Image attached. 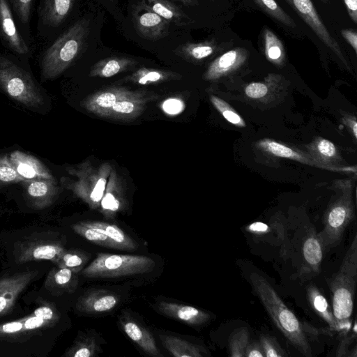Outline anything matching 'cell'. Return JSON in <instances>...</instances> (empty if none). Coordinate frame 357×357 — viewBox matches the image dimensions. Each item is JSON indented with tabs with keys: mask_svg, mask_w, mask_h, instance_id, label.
<instances>
[{
	"mask_svg": "<svg viewBox=\"0 0 357 357\" xmlns=\"http://www.w3.org/2000/svg\"><path fill=\"white\" fill-rule=\"evenodd\" d=\"M75 0H40L37 8V31L47 40L67 20L73 10Z\"/></svg>",
	"mask_w": 357,
	"mask_h": 357,
	"instance_id": "obj_10",
	"label": "cell"
},
{
	"mask_svg": "<svg viewBox=\"0 0 357 357\" xmlns=\"http://www.w3.org/2000/svg\"><path fill=\"white\" fill-rule=\"evenodd\" d=\"M181 3H182L184 6H195L198 4L197 0H176Z\"/></svg>",
	"mask_w": 357,
	"mask_h": 357,
	"instance_id": "obj_49",
	"label": "cell"
},
{
	"mask_svg": "<svg viewBox=\"0 0 357 357\" xmlns=\"http://www.w3.org/2000/svg\"><path fill=\"white\" fill-rule=\"evenodd\" d=\"M132 18L138 35L150 40H158L169 34V23L153 12L145 1L134 8Z\"/></svg>",
	"mask_w": 357,
	"mask_h": 357,
	"instance_id": "obj_12",
	"label": "cell"
},
{
	"mask_svg": "<svg viewBox=\"0 0 357 357\" xmlns=\"http://www.w3.org/2000/svg\"><path fill=\"white\" fill-rule=\"evenodd\" d=\"M154 267L147 256L100 252L81 273L86 278H112L149 273Z\"/></svg>",
	"mask_w": 357,
	"mask_h": 357,
	"instance_id": "obj_5",
	"label": "cell"
},
{
	"mask_svg": "<svg viewBox=\"0 0 357 357\" xmlns=\"http://www.w3.org/2000/svg\"><path fill=\"white\" fill-rule=\"evenodd\" d=\"M259 145L264 150L275 156L289 158L303 163L314 165V163L311 162L307 158L275 141L264 139L259 142Z\"/></svg>",
	"mask_w": 357,
	"mask_h": 357,
	"instance_id": "obj_32",
	"label": "cell"
},
{
	"mask_svg": "<svg viewBox=\"0 0 357 357\" xmlns=\"http://www.w3.org/2000/svg\"><path fill=\"white\" fill-rule=\"evenodd\" d=\"M263 38L266 59L274 64L282 65L285 59V51L280 39L268 28L264 29Z\"/></svg>",
	"mask_w": 357,
	"mask_h": 357,
	"instance_id": "obj_31",
	"label": "cell"
},
{
	"mask_svg": "<svg viewBox=\"0 0 357 357\" xmlns=\"http://www.w3.org/2000/svg\"><path fill=\"white\" fill-rule=\"evenodd\" d=\"M89 33V21L78 20L59 35L43 52L40 66L43 81L63 73L83 52Z\"/></svg>",
	"mask_w": 357,
	"mask_h": 357,
	"instance_id": "obj_2",
	"label": "cell"
},
{
	"mask_svg": "<svg viewBox=\"0 0 357 357\" xmlns=\"http://www.w3.org/2000/svg\"><path fill=\"white\" fill-rule=\"evenodd\" d=\"M317 150L319 153L326 158H331L336 154L335 145L329 140L323 139L317 144Z\"/></svg>",
	"mask_w": 357,
	"mask_h": 357,
	"instance_id": "obj_45",
	"label": "cell"
},
{
	"mask_svg": "<svg viewBox=\"0 0 357 357\" xmlns=\"http://www.w3.org/2000/svg\"><path fill=\"white\" fill-rule=\"evenodd\" d=\"M177 76L176 73L172 72L142 68L134 73L130 79L140 84H146L175 78Z\"/></svg>",
	"mask_w": 357,
	"mask_h": 357,
	"instance_id": "obj_36",
	"label": "cell"
},
{
	"mask_svg": "<svg viewBox=\"0 0 357 357\" xmlns=\"http://www.w3.org/2000/svg\"><path fill=\"white\" fill-rule=\"evenodd\" d=\"M36 271H25L0 278V316L8 313L20 295L35 278Z\"/></svg>",
	"mask_w": 357,
	"mask_h": 357,
	"instance_id": "obj_13",
	"label": "cell"
},
{
	"mask_svg": "<svg viewBox=\"0 0 357 357\" xmlns=\"http://www.w3.org/2000/svg\"><path fill=\"white\" fill-rule=\"evenodd\" d=\"M350 126L352 130L354 136L355 138L357 137V123L356 121L354 119L353 121L350 123Z\"/></svg>",
	"mask_w": 357,
	"mask_h": 357,
	"instance_id": "obj_50",
	"label": "cell"
},
{
	"mask_svg": "<svg viewBox=\"0 0 357 357\" xmlns=\"http://www.w3.org/2000/svg\"><path fill=\"white\" fill-rule=\"evenodd\" d=\"M110 1H116V0H110Z\"/></svg>",
	"mask_w": 357,
	"mask_h": 357,
	"instance_id": "obj_52",
	"label": "cell"
},
{
	"mask_svg": "<svg viewBox=\"0 0 357 357\" xmlns=\"http://www.w3.org/2000/svg\"><path fill=\"white\" fill-rule=\"evenodd\" d=\"M148 6L169 23L176 26H187L193 20L169 0H146Z\"/></svg>",
	"mask_w": 357,
	"mask_h": 357,
	"instance_id": "obj_23",
	"label": "cell"
},
{
	"mask_svg": "<svg viewBox=\"0 0 357 357\" xmlns=\"http://www.w3.org/2000/svg\"><path fill=\"white\" fill-rule=\"evenodd\" d=\"M316 36L347 66L342 49L319 15L311 0H286Z\"/></svg>",
	"mask_w": 357,
	"mask_h": 357,
	"instance_id": "obj_11",
	"label": "cell"
},
{
	"mask_svg": "<svg viewBox=\"0 0 357 357\" xmlns=\"http://www.w3.org/2000/svg\"><path fill=\"white\" fill-rule=\"evenodd\" d=\"M323 250L317 234L313 229H311L304 240L302 252L307 268H310L314 273L319 271Z\"/></svg>",
	"mask_w": 357,
	"mask_h": 357,
	"instance_id": "obj_29",
	"label": "cell"
},
{
	"mask_svg": "<svg viewBox=\"0 0 357 357\" xmlns=\"http://www.w3.org/2000/svg\"><path fill=\"white\" fill-rule=\"evenodd\" d=\"M160 338L163 347L175 357H203L206 350L201 346L176 336L161 335Z\"/></svg>",
	"mask_w": 357,
	"mask_h": 357,
	"instance_id": "obj_25",
	"label": "cell"
},
{
	"mask_svg": "<svg viewBox=\"0 0 357 357\" xmlns=\"http://www.w3.org/2000/svg\"><path fill=\"white\" fill-rule=\"evenodd\" d=\"M253 289L276 327L302 355L312 356L305 328L268 281L257 273L250 277Z\"/></svg>",
	"mask_w": 357,
	"mask_h": 357,
	"instance_id": "obj_1",
	"label": "cell"
},
{
	"mask_svg": "<svg viewBox=\"0 0 357 357\" xmlns=\"http://www.w3.org/2000/svg\"><path fill=\"white\" fill-rule=\"evenodd\" d=\"M269 16L281 24L296 28V24L294 20L278 5L275 0H253Z\"/></svg>",
	"mask_w": 357,
	"mask_h": 357,
	"instance_id": "obj_35",
	"label": "cell"
},
{
	"mask_svg": "<svg viewBox=\"0 0 357 357\" xmlns=\"http://www.w3.org/2000/svg\"><path fill=\"white\" fill-rule=\"evenodd\" d=\"M162 107L165 113L170 115H176L183 110L184 104L180 99L169 98L163 102Z\"/></svg>",
	"mask_w": 357,
	"mask_h": 357,
	"instance_id": "obj_44",
	"label": "cell"
},
{
	"mask_svg": "<svg viewBox=\"0 0 357 357\" xmlns=\"http://www.w3.org/2000/svg\"><path fill=\"white\" fill-rule=\"evenodd\" d=\"M120 325L126 335L146 354L154 357L162 356L153 336L143 326L127 316L121 318Z\"/></svg>",
	"mask_w": 357,
	"mask_h": 357,
	"instance_id": "obj_19",
	"label": "cell"
},
{
	"mask_svg": "<svg viewBox=\"0 0 357 357\" xmlns=\"http://www.w3.org/2000/svg\"><path fill=\"white\" fill-rule=\"evenodd\" d=\"M17 26L24 39L32 46L30 22L36 0H8Z\"/></svg>",
	"mask_w": 357,
	"mask_h": 357,
	"instance_id": "obj_27",
	"label": "cell"
},
{
	"mask_svg": "<svg viewBox=\"0 0 357 357\" xmlns=\"http://www.w3.org/2000/svg\"><path fill=\"white\" fill-rule=\"evenodd\" d=\"M307 297L312 310L328 324L329 329L340 333L332 308L325 296L314 284L307 286Z\"/></svg>",
	"mask_w": 357,
	"mask_h": 357,
	"instance_id": "obj_22",
	"label": "cell"
},
{
	"mask_svg": "<svg viewBox=\"0 0 357 357\" xmlns=\"http://www.w3.org/2000/svg\"><path fill=\"white\" fill-rule=\"evenodd\" d=\"M343 38L354 49L355 53H357V33L352 29H342L341 31Z\"/></svg>",
	"mask_w": 357,
	"mask_h": 357,
	"instance_id": "obj_47",
	"label": "cell"
},
{
	"mask_svg": "<svg viewBox=\"0 0 357 357\" xmlns=\"http://www.w3.org/2000/svg\"><path fill=\"white\" fill-rule=\"evenodd\" d=\"M245 93L249 98L258 99L263 98L267 94L268 87L261 82H252L245 87Z\"/></svg>",
	"mask_w": 357,
	"mask_h": 357,
	"instance_id": "obj_43",
	"label": "cell"
},
{
	"mask_svg": "<svg viewBox=\"0 0 357 357\" xmlns=\"http://www.w3.org/2000/svg\"><path fill=\"white\" fill-rule=\"evenodd\" d=\"M250 342V333L245 327L232 332L229 340V356L232 357H245V351Z\"/></svg>",
	"mask_w": 357,
	"mask_h": 357,
	"instance_id": "obj_37",
	"label": "cell"
},
{
	"mask_svg": "<svg viewBox=\"0 0 357 357\" xmlns=\"http://www.w3.org/2000/svg\"><path fill=\"white\" fill-rule=\"evenodd\" d=\"M9 158L17 174L25 181L54 178L47 168L34 156L15 151L10 153Z\"/></svg>",
	"mask_w": 357,
	"mask_h": 357,
	"instance_id": "obj_15",
	"label": "cell"
},
{
	"mask_svg": "<svg viewBox=\"0 0 357 357\" xmlns=\"http://www.w3.org/2000/svg\"><path fill=\"white\" fill-rule=\"evenodd\" d=\"M356 321L354 319L353 326H351L349 332L342 335V340L336 351L337 356H348L349 352V347L356 340Z\"/></svg>",
	"mask_w": 357,
	"mask_h": 357,
	"instance_id": "obj_42",
	"label": "cell"
},
{
	"mask_svg": "<svg viewBox=\"0 0 357 357\" xmlns=\"http://www.w3.org/2000/svg\"><path fill=\"white\" fill-rule=\"evenodd\" d=\"M73 230L86 240L97 245L115 248L113 243L105 234L83 225L81 222L72 226Z\"/></svg>",
	"mask_w": 357,
	"mask_h": 357,
	"instance_id": "obj_38",
	"label": "cell"
},
{
	"mask_svg": "<svg viewBox=\"0 0 357 357\" xmlns=\"http://www.w3.org/2000/svg\"><path fill=\"white\" fill-rule=\"evenodd\" d=\"M81 222L85 226L107 235L116 249L130 250L137 247L133 239L114 224L100 221H84Z\"/></svg>",
	"mask_w": 357,
	"mask_h": 357,
	"instance_id": "obj_24",
	"label": "cell"
},
{
	"mask_svg": "<svg viewBox=\"0 0 357 357\" xmlns=\"http://www.w3.org/2000/svg\"><path fill=\"white\" fill-rule=\"evenodd\" d=\"M356 283L357 236L355 235L338 271L328 282L332 295V310L341 335L347 333L351 327Z\"/></svg>",
	"mask_w": 357,
	"mask_h": 357,
	"instance_id": "obj_3",
	"label": "cell"
},
{
	"mask_svg": "<svg viewBox=\"0 0 357 357\" xmlns=\"http://www.w3.org/2000/svg\"><path fill=\"white\" fill-rule=\"evenodd\" d=\"M25 181L13 166L7 155L0 156V185Z\"/></svg>",
	"mask_w": 357,
	"mask_h": 357,
	"instance_id": "obj_40",
	"label": "cell"
},
{
	"mask_svg": "<svg viewBox=\"0 0 357 357\" xmlns=\"http://www.w3.org/2000/svg\"><path fill=\"white\" fill-rule=\"evenodd\" d=\"M59 318L55 307L45 303L23 318L0 324V340L17 339L24 334L52 327Z\"/></svg>",
	"mask_w": 357,
	"mask_h": 357,
	"instance_id": "obj_6",
	"label": "cell"
},
{
	"mask_svg": "<svg viewBox=\"0 0 357 357\" xmlns=\"http://www.w3.org/2000/svg\"><path fill=\"white\" fill-rule=\"evenodd\" d=\"M324 3H328L329 2V0H320Z\"/></svg>",
	"mask_w": 357,
	"mask_h": 357,
	"instance_id": "obj_51",
	"label": "cell"
},
{
	"mask_svg": "<svg viewBox=\"0 0 357 357\" xmlns=\"http://www.w3.org/2000/svg\"><path fill=\"white\" fill-rule=\"evenodd\" d=\"M26 183V195L34 208H45L56 199L58 188L54 178L30 180Z\"/></svg>",
	"mask_w": 357,
	"mask_h": 357,
	"instance_id": "obj_16",
	"label": "cell"
},
{
	"mask_svg": "<svg viewBox=\"0 0 357 357\" xmlns=\"http://www.w3.org/2000/svg\"><path fill=\"white\" fill-rule=\"evenodd\" d=\"M348 15L354 24H357V0H343Z\"/></svg>",
	"mask_w": 357,
	"mask_h": 357,
	"instance_id": "obj_48",
	"label": "cell"
},
{
	"mask_svg": "<svg viewBox=\"0 0 357 357\" xmlns=\"http://www.w3.org/2000/svg\"><path fill=\"white\" fill-rule=\"evenodd\" d=\"M155 308L160 313L167 317L191 326L202 325L211 319V315L205 311L193 306L173 302H158Z\"/></svg>",
	"mask_w": 357,
	"mask_h": 357,
	"instance_id": "obj_14",
	"label": "cell"
},
{
	"mask_svg": "<svg viewBox=\"0 0 357 357\" xmlns=\"http://www.w3.org/2000/svg\"><path fill=\"white\" fill-rule=\"evenodd\" d=\"M247 58L248 51L244 48L229 50L211 63L204 77L208 80L217 79L239 68Z\"/></svg>",
	"mask_w": 357,
	"mask_h": 357,
	"instance_id": "obj_17",
	"label": "cell"
},
{
	"mask_svg": "<svg viewBox=\"0 0 357 357\" xmlns=\"http://www.w3.org/2000/svg\"><path fill=\"white\" fill-rule=\"evenodd\" d=\"M210 100L228 122L238 127L245 126V123L241 116L225 100L215 96H211Z\"/></svg>",
	"mask_w": 357,
	"mask_h": 357,
	"instance_id": "obj_39",
	"label": "cell"
},
{
	"mask_svg": "<svg viewBox=\"0 0 357 357\" xmlns=\"http://www.w3.org/2000/svg\"><path fill=\"white\" fill-rule=\"evenodd\" d=\"M245 357H264V353L259 341L249 342L245 349Z\"/></svg>",
	"mask_w": 357,
	"mask_h": 357,
	"instance_id": "obj_46",
	"label": "cell"
},
{
	"mask_svg": "<svg viewBox=\"0 0 357 357\" xmlns=\"http://www.w3.org/2000/svg\"><path fill=\"white\" fill-rule=\"evenodd\" d=\"M88 259V255L83 251L78 250H65L56 264V266L68 268L75 273H79L84 268Z\"/></svg>",
	"mask_w": 357,
	"mask_h": 357,
	"instance_id": "obj_34",
	"label": "cell"
},
{
	"mask_svg": "<svg viewBox=\"0 0 357 357\" xmlns=\"http://www.w3.org/2000/svg\"><path fill=\"white\" fill-rule=\"evenodd\" d=\"M354 218V210L351 204L340 200L333 205L324 218L323 229L317 234L324 250L338 245L343 234Z\"/></svg>",
	"mask_w": 357,
	"mask_h": 357,
	"instance_id": "obj_7",
	"label": "cell"
},
{
	"mask_svg": "<svg viewBox=\"0 0 357 357\" xmlns=\"http://www.w3.org/2000/svg\"><path fill=\"white\" fill-rule=\"evenodd\" d=\"M144 102L141 96H134L121 99L114 103L107 112L106 116L116 119H127L136 116L142 109Z\"/></svg>",
	"mask_w": 357,
	"mask_h": 357,
	"instance_id": "obj_30",
	"label": "cell"
},
{
	"mask_svg": "<svg viewBox=\"0 0 357 357\" xmlns=\"http://www.w3.org/2000/svg\"><path fill=\"white\" fill-rule=\"evenodd\" d=\"M77 275L68 268L56 266L49 271L45 281V287L56 294L73 293L77 287Z\"/></svg>",
	"mask_w": 357,
	"mask_h": 357,
	"instance_id": "obj_21",
	"label": "cell"
},
{
	"mask_svg": "<svg viewBox=\"0 0 357 357\" xmlns=\"http://www.w3.org/2000/svg\"><path fill=\"white\" fill-rule=\"evenodd\" d=\"M214 40L180 45L175 52L179 56L191 61H200L213 55L218 50Z\"/></svg>",
	"mask_w": 357,
	"mask_h": 357,
	"instance_id": "obj_26",
	"label": "cell"
},
{
	"mask_svg": "<svg viewBox=\"0 0 357 357\" xmlns=\"http://www.w3.org/2000/svg\"><path fill=\"white\" fill-rule=\"evenodd\" d=\"M17 56L0 51V88L13 99L38 109L45 102L41 89Z\"/></svg>",
	"mask_w": 357,
	"mask_h": 357,
	"instance_id": "obj_4",
	"label": "cell"
},
{
	"mask_svg": "<svg viewBox=\"0 0 357 357\" xmlns=\"http://www.w3.org/2000/svg\"><path fill=\"white\" fill-rule=\"evenodd\" d=\"M0 41L5 48L24 61L31 55V45L20 31L8 0H0Z\"/></svg>",
	"mask_w": 357,
	"mask_h": 357,
	"instance_id": "obj_8",
	"label": "cell"
},
{
	"mask_svg": "<svg viewBox=\"0 0 357 357\" xmlns=\"http://www.w3.org/2000/svg\"><path fill=\"white\" fill-rule=\"evenodd\" d=\"M259 342L264 351V357H284L287 356L277 340L268 334H261L259 335Z\"/></svg>",
	"mask_w": 357,
	"mask_h": 357,
	"instance_id": "obj_41",
	"label": "cell"
},
{
	"mask_svg": "<svg viewBox=\"0 0 357 357\" xmlns=\"http://www.w3.org/2000/svg\"><path fill=\"white\" fill-rule=\"evenodd\" d=\"M119 298L105 290H92L86 292L78 300L76 308L86 314L106 312L114 308Z\"/></svg>",
	"mask_w": 357,
	"mask_h": 357,
	"instance_id": "obj_18",
	"label": "cell"
},
{
	"mask_svg": "<svg viewBox=\"0 0 357 357\" xmlns=\"http://www.w3.org/2000/svg\"><path fill=\"white\" fill-rule=\"evenodd\" d=\"M135 61L127 57L112 56L97 62L91 69V76L110 77L135 64Z\"/></svg>",
	"mask_w": 357,
	"mask_h": 357,
	"instance_id": "obj_28",
	"label": "cell"
},
{
	"mask_svg": "<svg viewBox=\"0 0 357 357\" xmlns=\"http://www.w3.org/2000/svg\"><path fill=\"white\" fill-rule=\"evenodd\" d=\"M98 345L94 337L91 336L79 337L74 344L66 351V357H91L97 354Z\"/></svg>",
	"mask_w": 357,
	"mask_h": 357,
	"instance_id": "obj_33",
	"label": "cell"
},
{
	"mask_svg": "<svg viewBox=\"0 0 357 357\" xmlns=\"http://www.w3.org/2000/svg\"><path fill=\"white\" fill-rule=\"evenodd\" d=\"M135 93L121 88H112L98 92L88 98L84 103L85 107L98 115L106 116L116 102L134 96Z\"/></svg>",
	"mask_w": 357,
	"mask_h": 357,
	"instance_id": "obj_20",
	"label": "cell"
},
{
	"mask_svg": "<svg viewBox=\"0 0 357 357\" xmlns=\"http://www.w3.org/2000/svg\"><path fill=\"white\" fill-rule=\"evenodd\" d=\"M65 250L61 243L53 239L31 237L17 242L14 254L17 264L48 260L56 264Z\"/></svg>",
	"mask_w": 357,
	"mask_h": 357,
	"instance_id": "obj_9",
	"label": "cell"
}]
</instances>
